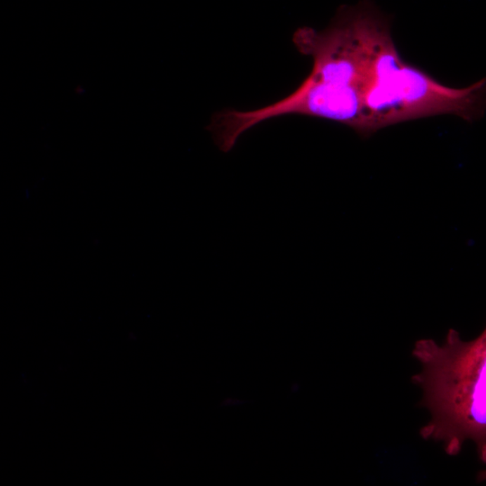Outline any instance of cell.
Masks as SVG:
<instances>
[{
    "label": "cell",
    "instance_id": "6da1fadb",
    "mask_svg": "<svg viewBox=\"0 0 486 486\" xmlns=\"http://www.w3.org/2000/svg\"><path fill=\"white\" fill-rule=\"evenodd\" d=\"M376 9L369 3L342 8L324 31L303 27L293 37L297 49L311 56V74L277 103L252 111L214 114L207 130L221 151L229 152L243 133L272 118L301 114L353 128L367 136L363 110L371 27Z\"/></svg>",
    "mask_w": 486,
    "mask_h": 486
},
{
    "label": "cell",
    "instance_id": "277c9868",
    "mask_svg": "<svg viewBox=\"0 0 486 486\" xmlns=\"http://www.w3.org/2000/svg\"><path fill=\"white\" fill-rule=\"evenodd\" d=\"M486 481V469L482 470V471H480L478 473V482H485Z\"/></svg>",
    "mask_w": 486,
    "mask_h": 486
},
{
    "label": "cell",
    "instance_id": "7a4b0ae2",
    "mask_svg": "<svg viewBox=\"0 0 486 486\" xmlns=\"http://www.w3.org/2000/svg\"><path fill=\"white\" fill-rule=\"evenodd\" d=\"M412 354L421 364L412 382L423 390L421 405L431 412L430 421L420 430L421 438L442 443L452 457L471 440L486 465V327L469 341L454 329L442 344L421 339Z\"/></svg>",
    "mask_w": 486,
    "mask_h": 486
},
{
    "label": "cell",
    "instance_id": "3957f363",
    "mask_svg": "<svg viewBox=\"0 0 486 486\" xmlns=\"http://www.w3.org/2000/svg\"><path fill=\"white\" fill-rule=\"evenodd\" d=\"M363 110L367 136L405 121L453 114L472 121L486 112V78L447 87L400 56L388 19L377 12L371 27Z\"/></svg>",
    "mask_w": 486,
    "mask_h": 486
}]
</instances>
